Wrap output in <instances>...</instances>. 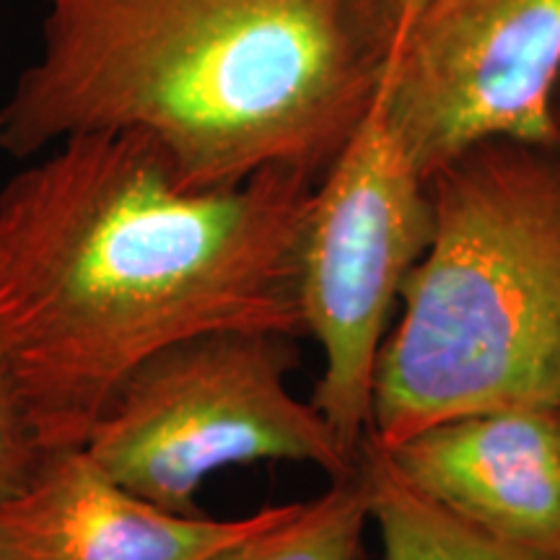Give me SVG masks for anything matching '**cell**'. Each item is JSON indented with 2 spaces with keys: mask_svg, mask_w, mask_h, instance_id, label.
<instances>
[{
  "mask_svg": "<svg viewBox=\"0 0 560 560\" xmlns=\"http://www.w3.org/2000/svg\"><path fill=\"white\" fill-rule=\"evenodd\" d=\"M317 177L192 190L140 132H81L0 190V346L45 450L83 446L125 376L182 338L304 335L299 257Z\"/></svg>",
  "mask_w": 560,
  "mask_h": 560,
  "instance_id": "cell-1",
  "label": "cell"
},
{
  "mask_svg": "<svg viewBox=\"0 0 560 560\" xmlns=\"http://www.w3.org/2000/svg\"><path fill=\"white\" fill-rule=\"evenodd\" d=\"M39 50L0 104V151L140 132L192 190L322 177L402 39L392 0H39Z\"/></svg>",
  "mask_w": 560,
  "mask_h": 560,
  "instance_id": "cell-2",
  "label": "cell"
},
{
  "mask_svg": "<svg viewBox=\"0 0 560 560\" xmlns=\"http://www.w3.org/2000/svg\"><path fill=\"white\" fill-rule=\"evenodd\" d=\"M433 234L384 338L366 439L560 408V143L493 138L429 177Z\"/></svg>",
  "mask_w": 560,
  "mask_h": 560,
  "instance_id": "cell-3",
  "label": "cell"
},
{
  "mask_svg": "<svg viewBox=\"0 0 560 560\" xmlns=\"http://www.w3.org/2000/svg\"><path fill=\"white\" fill-rule=\"evenodd\" d=\"M296 335L221 327L156 350L117 384L83 450L143 501L198 514L223 467L306 462L332 480L359 472V452L289 389Z\"/></svg>",
  "mask_w": 560,
  "mask_h": 560,
  "instance_id": "cell-4",
  "label": "cell"
},
{
  "mask_svg": "<svg viewBox=\"0 0 560 560\" xmlns=\"http://www.w3.org/2000/svg\"><path fill=\"white\" fill-rule=\"evenodd\" d=\"M433 234L429 179L392 130L382 89L314 185L299 257L304 335L325 353L312 405L348 450L369 433L384 330Z\"/></svg>",
  "mask_w": 560,
  "mask_h": 560,
  "instance_id": "cell-5",
  "label": "cell"
},
{
  "mask_svg": "<svg viewBox=\"0 0 560 560\" xmlns=\"http://www.w3.org/2000/svg\"><path fill=\"white\" fill-rule=\"evenodd\" d=\"M560 0H433L397 39L382 96L425 179L493 138L560 143Z\"/></svg>",
  "mask_w": 560,
  "mask_h": 560,
  "instance_id": "cell-6",
  "label": "cell"
},
{
  "mask_svg": "<svg viewBox=\"0 0 560 560\" xmlns=\"http://www.w3.org/2000/svg\"><path fill=\"white\" fill-rule=\"evenodd\" d=\"M276 514L166 511L112 480L83 446H60L0 501V560H213Z\"/></svg>",
  "mask_w": 560,
  "mask_h": 560,
  "instance_id": "cell-7",
  "label": "cell"
},
{
  "mask_svg": "<svg viewBox=\"0 0 560 560\" xmlns=\"http://www.w3.org/2000/svg\"><path fill=\"white\" fill-rule=\"evenodd\" d=\"M556 410L465 412L380 450L412 488L467 522L527 548L560 552Z\"/></svg>",
  "mask_w": 560,
  "mask_h": 560,
  "instance_id": "cell-8",
  "label": "cell"
},
{
  "mask_svg": "<svg viewBox=\"0 0 560 560\" xmlns=\"http://www.w3.org/2000/svg\"><path fill=\"white\" fill-rule=\"evenodd\" d=\"M359 478L369 493L371 522L380 527L384 560H560V552L511 542L431 501L369 439L359 450Z\"/></svg>",
  "mask_w": 560,
  "mask_h": 560,
  "instance_id": "cell-9",
  "label": "cell"
},
{
  "mask_svg": "<svg viewBox=\"0 0 560 560\" xmlns=\"http://www.w3.org/2000/svg\"><path fill=\"white\" fill-rule=\"evenodd\" d=\"M369 522V493L355 472L317 499L280 503L268 524L213 560H361Z\"/></svg>",
  "mask_w": 560,
  "mask_h": 560,
  "instance_id": "cell-10",
  "label": "cell"
},
{
  "mask_svg": "<svg viewBox=\"0 0 560 560\" xmlns=\"http://www.w3.org/2000/svg\"><path fill=\"white\" fill-rule=\"evenodd\" d=\"M45 452L9 355L0 346V501L30 480Z\"/></svg>",
  "mask_w": 560,
  "mask_h": 560,
  "instance_id": "cell-11",
  "label": "cell"
},
{
  "mask_svg": "<svg viewBox=\"0 0 560 560\" xmlns=\"http://www.w3.org/2000/svg\"><path fill=\"white\" fill-rule=\"evenodd\" d=\"M433 0H392V5H395V13H397V21H400V34L405 37L412 30V24L423 16V11L429 9Z\"/></svg>",
  "mask_w": 560,
  "mask_h": 560,
  "instance_id": "cell-12",
  "label": "cell"
},
{
  "mask_svg": "<svg viewBox=\"0 0 560 560\" xmlns=\"http://www.w3.org/2000/svg\"><path fill=\"white\" fill-rule=\"evenodd\" d=\"M556 122H558V130H560V81H558V91H556Z\"/></svg>",
  "mask_w": 560,
  "mask_h": 560,
  "instance_id": "cell-13",
  "label": "cell"
},
{
  "mask_svg": "<svg viewBox=\"0 0 560 560\" xmlns=\"http://www.w3.org/2000/svg\"><path fill=\"white\" fill-rule=\"evenodd\" d=\"M556 412H558V439H560V408Z\"/></svg>",
  "mask_w": 560,
  "mask_h": 560,
  "instance_id": "cell-14",
  "label": "cell"
}]
</instances>
